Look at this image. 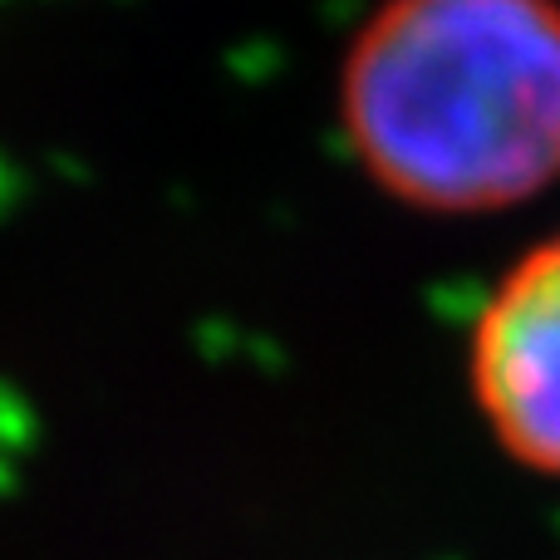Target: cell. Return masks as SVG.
<instances>
[{"instance_id":"obj_2","label":"cell","mask_w":560,"mask_h":560,"mask_svg":"<svg viewBox=\"0 0 560 560\" xmlns=\"http://www.w3.org/2000/svg\"><path fill=\"white\" fill-rule=\"evenodd\" d=\"M467 384L497 447L560 477V232L536 242L487 295L467 345Z\"/></svg>"},{"instance_id":"obj_1","label":"cell","mask_w":560,"mask_h":560,"mask_svg":"<svg viewBox=\"0 0 560 560\" xmlns=\"http://www.w3.org/2000/svg\"><path fill=\"white\" fill-rule=\"evenodd\" d=\"M339 118L359 167L428 217H487L560 183V0H378Z\"/></svg>"}]
</instances>
